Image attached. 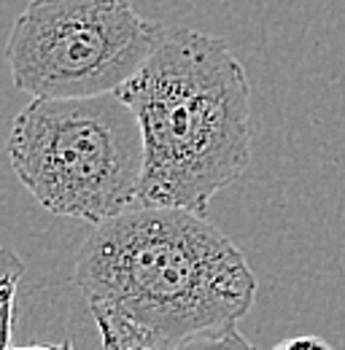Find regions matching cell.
<instances>
[{
    "instance_id": "cell-1",
    "label": "cell",
    "mask_w": 345,
    "mask_h": 350,
    "mask_svg": "<svg viewBox=\"0 0 345 350\" xmlns=\"http://www.w3.org/2000/svg\"><path fill=\"white\" fill-rule=\"evenodd\" d=\"M76 286L103 350H165L235 329L254 307L257 275L203 213L135 205L94 224Z\"/></svg>"
},
{
    "instance_id": "cell-2",
    "label": "cell",
    "mask_w": 345,
    "mask_h": 350,
    "mask_svg": "<svg viewBox=\"0 0 345 350\" xmlns=\"http://www.w3.org/2000/svg\"><path fill=\"white\" fill-rule=\"evenodd\" d=\"M116 94L143 135L138 205L208 213L251 165V84L229 44L165 27L157 49Z\"/></svg>"
},
{
    "instance_id": "cell-3",
    "label": "cell",
    "mask_w": 345,
    "mask_h": 350,
    "mask_svg": "<svg viewBox=\"0 0 345 350\" xmlns=\"http://www.w3.org/2000/svg\"><path fill=\"white\" fill-rule=\"evenodd\" d=\"M5 154L22 186L54 216L94 226L138 205L143 135L116 92L33 97L11 124Z\"/></svg>"
},
{
    "instance_id": "cell-4",
    "label": "cell",
    "mask_w": 345,
    "mask_h": 350,
    "mask_svg": "<svg viewBox=\"0 0 345 350\" xmlns=\"http://www.w3.org/2000/svg\"><path fill=\"white\" fill-rule=\"evenodd\" d=\"M162 33L129 0H30L3 54L19 92L94 97L125 87Z\"/></svg>"
},
{
    "instance_id": "cell-5",
    "label": "cell",
    "mask_w": 345,
    "mask_h": 350,
    "mask_svg": "<svg viewBox=\"0 0 345 350\" xmlns=\"http://www.w3.org/2000/svg\"><path fill=\"white\" fill-rule=\"evenodd\" d=\"M25 275V262L14 248L0 245V350L8 348L16 310V288Z\"/></svg>"
},
{
    "instance_id": "cell-6",
    "label": "cell",
    "mask_w": 345,
    "mask_h": 350,
    "mask_svg": "<svg viewBox=\"0 0 345 350\" xmlns=\"http://www.w3.org/2000/svg\"><path fill=\"white\" fill-rule=\"evenodd\" d=\"M165 350H257L246 337L243 332L235 326V329H227L221 334H208V337H197V340H189V342H181L175 348Z\"/></svg>"
},
{
    "instance_id": "cell-7",
    "label": "cell",
    "mask_w": 345,
    "mask_h": 350,
    "mask_svg": "<svg viewBox=\"0 0 345 350\" xmlns=\"http://www.w3.org/2000/svg\"><path fill=\"white\" fill-rule=\"evenodd\" d=\"M272 350H332L321 337H292L283 340L281 345H275Z\"/></svg>"
},
{
    "instance_id": "cell-8",
    "label": "cell",
    "mask_w": 345,
    "mask_h": 350,
    "mask_svg": "<svg viewBox=\"0 0 345 350\" xmlns=\"http://www.w3.org/2000/svg\"><path fill=\"white\" fill-rule=\"evenodd\" d=\"M5 350H73L71 342H62V345H27V348H5Z\"/></svg>"
}]
</instances>
